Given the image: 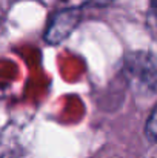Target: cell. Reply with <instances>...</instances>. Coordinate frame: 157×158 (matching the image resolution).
<instances>
[{"label": "cell", "mask_w": 157, "mask_h": 158, "mask_svg": "<svg viewBox=\"0 0 157 158\" xmlns=\"http://www.w3.org/2000/svg\"><path fill=\"white\" fill-rule=\"evenodd\" d=\"M156 134H157V127H156V109L151 110L146 123H145V135L148 137V140L151 143L156 141Z\"/></svg>", "instance_id": "obj_2"}, {"label": "cell", "mask_w": 157, "mask_h": 158, "mask_svg": "<svg viewBox=\"0 0 157 158\" xmlns=\"http://www.w3.org/2000/svg\"><path fill=\"white\" fill-rule=\"evenodd\" d=\"M93 3H96V5H106V3H109L111 0H91Z\"/></svg>", "instance_id": "obj_3"}, {"label": "cell", "mask_w": 157, "mask_h": 158, "mask_svg": "<svg viewBox=\"0 0 157 158\" xmlns=\"http://www.w3.org/2000/svg\"><path fill=\"white\" fill-rule=\"evenodd\" d=\"M82 20V8H65L55 12L51 17L46 29H45V40L50 45H57L63 42L80 23Z\"/></svg>", "instance_id": "obj_1"}]
</instances>
